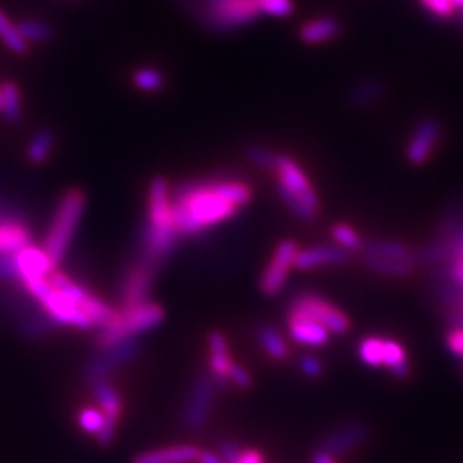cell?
Here are the masks:
<instances>
[{"mask_svg": "<svg viewBox=\"0 0 463 463\" xmlns=\"http://www.w3.org/2000/svg\"><path fill=\"white\" fill-rule=\"evenodd\" d=\"M250 199V185L237 179L183 184L172 193L175 229L181 237H198L233 218Z\"/></svg>", "mask_w": 463, "mask_h": 463, "instance_id": "6da1fadb", "label": "cell"}, {"mask_svg": "<svg viewBox=\"0 0 463 463\" xmlns=\"http://www.w3.org/2000/svg\"><path fill=\"white\" fill-rule=\"evenodd\" d=\"M84 210H86V194L78 187L67 189L55 204L42 248L47 250L50 260L57 268L69 254L76 232L81 225Z\"/></svg>", "mask_w": 463, "mask_h": 463, "instance_id": "7a4b0ae2", "label": "cell"}, {"mask_svg": "<svg viewBox=\"0 0 463 463\" xmlns=\"http://www.w3.org/2000/svg\"><path fill=\"white\" fill-rule=\"evenodd\" d=\"M164 307L153 300L128 309L117 307L116 317L107 326L97 330V348L99 350L136 340L137 336L160 326L164 323Z\"/></svg>", "mask_w": 463, "mask_h": 463, "instance_id": "3957f363", "label": "cell"}, {"mask_svg": "<svg viewBox=\"0 0 463 463\" xmlns=\"http://www.w3.org/2000/svg\"><path fill=\"white\" fill-rule=\"evenodd\" d=\"M273 172L277 174L279 196L287 204V208L300 220H313L319 210V198L315 187L309 183V177L298 162L279 153Z\"/></svg>", "mask_w": 463, "mask_h": 463, "instance_id": "277c9868", "label": "cell"}, {"mask_svg": "<svg viewBox=\"0 0 463 463\" xmlns=\"http://www.w3.org/2000/svg\"><path fill=\"white\" fill-rule=\"evenodd\" d=\"M158 269V266L136 254L133 261L124 266V271L117 281V298L120 304L118 307L128 309L151 300V290Z\"/></svg>", "mask_w": 463, "mask_h": 463, "instance_id": "5b68a950", "label": "cell"}, {"mask_svg": "<svg viewBox=\"0 0 463 463\" xmlns=\"http://www.w3.org/2000/svg\"><path fill=\"white\" fill-rule=\"evenodd\" d=\"M287 313L311 317L335 335H344L350 328L348 316L315 290L296 292L287 306Z\"/></svg>", "mask_w": 463, "mask_h": 463, "instance_id": "8992f818", "label": "cell"}, {"mask_svg": "<svg viewBox=\"0 0 463 463\" xmlns=\"http://www.w3.org/2000/svg\"><path fill=\"white\" fill-rule=\"evenodd\" d=\"M141 354V345L137 340H129L122 342L112 347L99 348V354L93 355L86 364H84V380L88 384L97 383V381L110 380V376L134 363Z\"/></svg>", "mask_w": 463, "mask_h": 463, "instance_id": "52a82bcc", "label": "cell"}, {"mask_svg": "<svg viewBox=\"0 0 463 463\" xmlns=\"http://www.w3.org/2000/svg\"><path fill=\"white\" fill-rule=\"evenodd\" d=\"M216 383L212 374H199L193 383L183 411L184 428L198 432L208 422L215 402Z\"/></svg>", "mask_w": 463, "mask_h": 463, "instance_id": "ba28073f", "label": "cell"}, {"mask_svg": "<svg viewBox=\"0 0 463 463\" xmlns=\"http://www.w3.org/2000/svg\"><path fill=\"white\" fill-rule=\"evenodd\" d=\"M208 21L218 30L246 26L261 14L258 0H208Z\"/></svg>", "mask_w": 463, "mask_h": 463, "instance_id": "9c48e42d", "label": "cell"}, {"mask_svg": "<svg viewBox=\"0 0 463 463\" xmlns=\"http://www.w3.org/2000/svg\"><path fill=\"white\" fill-rule=\"evenodd\" d=\"M298 246L294 241H281L280 244L273 250V256L265 268L260 288L266 298H275L285 288V283L288 280V273L294 268Z\"/></svg>", "mask_w": 463, "mask_h": 463, "instance_id": "30bf717a", "label": "cell"}, {"mask_svg": "<svg viewBox=\"0 0 463 463\" xmlns=\"http://www.w3.org/2000/svg\"><path fill=\"white\" fill-rule=\"evenodd\" d=\"M88 386H90L91 397L95 398L99 411L105 415V424H103V430H99V434L97 436V441L101 447H110L116 438L118 419L124 411V402H122L120 393L109 380L97 381Z\"/></svg>", "mask_w": 463, "mask_h": 463, "instance_id": "8fae6325", "label": "cell"}, {"mask_svg": "<svg viewBox=\"0 0 463 463\" xmlns=\"http://www.w3.org/2000/svg\"><path fill=\"white\" fill-rule=\"evenodd\" d=\"M16 265L17 283L23 287L30 281L49 279L50 275L57 269L53 261L50 260L47 250L42 246H34L33 242L26 248L17 250L14 254Z\"/></svg>", "mask_w": 463, "mask_h": 463, "instance_id": "7c38bea8", "label": "cell"}, {"mask_svg": "<svg viewBox=\"0 0 463 463\" xmlns=\"http://www.w3.org/2000/svg\"><path fill=\"white\" fill-rule=\"evenodd\" d=\"M441 139V124L432 118L426 117L415 126L414 133L411 136L407 148H405V156L412 165H424L432 155V151L438 146Z\"/></svg>", "mask_w": 463, "mask_h": 463, "instance_id": "4fadbf2b", "label": "cell"}, {"mask_svg": "<svg viewBox=\"0 0 463 463\" xmlns=\"http://www.w3.org/2000/svg\"><path fill=\"white\" fill-rule=\"evenodd\" d=\"M145 223L156 229H175L172 215V193L165 177H155L149 183Z\"/></svg>", "mask_w": 463, "mask_h": 463, "instance_id": "5bb4252c", "label": "cell"}, {"mask_svg": "<svg viewBox=\"0 0 463 463\" xmlns=\"http://www.w3.org/2000/svg\"><path fill=\"white\" fill-rule=\"evenodd\" d=\"M287 326L290 338L298 345L325 347L330 342V331L311 317L287 313Z\"/></svg>", "mask_w": 463, "mask_h": 463, "instance_id": "9a60e30c", "label": "cell"}, {"mask_svg": "<svg viewBox=\"0 0 463 463\" xmlns=\"http://www.w3.org/2000/svg\"><path fill=\"white\" fill-rule=\"evenodd\" d=\"M369 432H371L369 426L364 422H359V420L348 422L345 426L328 434L319 448L328 451L333 457H338V455L348 453L354 448L363 445L369 438Z\"/></svg>", "mask_w": 463, "mask_h": 463, "instance_id": "2e32d148", "label": "cell"}, {"mask_svg": "<svg viewBox=\"0 0 463 463\" xmlns=\"http://www.w3.org/2000/svg\"><path fill=\"white\" fill-rule=\"evenodd\" d=\"M350 252L340 246H313L298 249L294 268L298 269H315L323 266H336L347 263Z\"/></svg>", "mask_w": 463, "mask_h": 463, "instance_id": "e0dca14e", "label": "cell"}, {"mask_svg": "<svg viewBox=\"0 0 463 463\" xmlns=\"http://www.w3.org/2000/svg\"><path fill=\"white\" fill-rule=\"evenodd\" d=\"M14 328L24 340H33V342L47 338L52 333L61 330V326L55 325L49 316L38 307V304L16 316Z\"/></svg>", "mask_w": 463, "mask_h": 463, "instance_id": "ac0fdd59", "label": "cell"}, {"mask_svg": "<svg viewBox=\"0 0 463 463\" xmlns=\"http://www.w3.org/2000/svg\"><path fill=\"white\" fill-rule=\"evenodd\" d=\"M210 344V374L215 380L216 386L227 388L229 383V371H231L232 359L227 338L220 331H212L208 335Z\"/></svg>", "mask_w": 463, "mask_h": 463, "instance_id": "d6986e66", "label": "cell"}, {"mask_svg": "<svg viewBox=\"0 0 463 463\" xmlns=\"http://www.w3.org/2000/svg\"><path fill=\"white\" fill-rule=\"evenodd\" d=\"M201 449L194 445H172L137 453L133 463H194Z\"/></svg>", "mask_w": 463, "mask_h": 463, "instance_id": "ffe728a7", "label": "cell"}, {"mask_svg": "<svg viewBox=\"0 0 463 463\" xmlns=\"http://www.w3.org/2000/svg\"><path fill=\"white\" fill-rule=\"evenodd\" d=\"M342 30L340 23L331 16L316 17L300 26L298 36L307 45H319L338 36Z\"/></svg>", "mask_w": 463, "mask_h": 463, "instance_id": "44dd1931", "label": "cell"}, {"mask_svg": "<svg viewBox=\"0 0 463 463\" xmlns=\"http://www.w3.org/2000/svg\"><path fill=\"white\" fill-rule=\"evenodd\" d=\"M364 256L374 258H390V260H411L415 263V254L412 249L400 241L392 239H371L363 244ZM417 265V263H415Z\"/></svg>", "mask_w": 463, "mask_h": 463, "instance_id": "7402d4cb", "label": "cell"}, {"mask_svg": "<svg viewBox=\"0 0 463 463\" xmlns=\"http://www.w3.org/2000/svg\"><path fill=\"white\" fill-rule=\"evenodd\" d=\"M364 265L367 269L393 279H407L414 273V261L411 260H390V258H374V256H364Z\"/></svg>", "mask_w": 463, "mask_h": 463, "instance_id": "603a6c76", "label": "cell"}, {"mask_svg": "<svg viewBox=\"0 0 463 463\" xmlns=\"http://www.w3.org/2000/svg\"><path fill=\"white\" fill-rule=\"evenodd\" d=\"M383 365L388 367L390 373L398 380H405L411 376V364L407 361V354L395 340H383Z\"/></svg>", "mask_w": 463, "mask_h": 463, "instance_id": "cb8c5ba5", "label": "cell"}, {"mask_svg": "<svg viewBox=\"0 0 463 463\" xmlns=\"http://www.w3.org/2000/svg\"><path fill=\"white\" fill-rule=\"evenodd\" d=\"M256 336H258V342L261 344V347L265 350L266 354L273 359V361H279L283 363L290 350H288V344L287 340L283 338L280 331L277 330L275 326L271 325H261L258 330H256Z\"/></svg>", "mask_w": 463, "mask_h": 463, "instance_id": "d4e9b609", "label": "cell"}, {"mask_svg": "<svg viewBox=\"0 0 463 463\" xmlns=\"http://www.w3.org/2000/svg\"><path fill=\"white\" fill-rule=\"evenodd\" d=\"M55 141H57V136L52 129H40L38 133L33 134V137L26 146V158L33 165H43L55 148Z\"/></svg>", "mask_w": 463, "mask_h": 463, "instance_id": "484cf974", "label": "cell"}, {"mask_svg": "<svg viewBox=\"0 0 463 463\" xmlns=\"http://www.w3.org/2000/svg\"><path fill=\"white\" fill-rule=\"evenodd\" d=\"M414 254L417 266L430 265L438 268L447 263L449 258V248L447 241L436 237L434 241H430V244L422 246L419 250H414Z\"/></svg>", "mask_w": 463, "mask_h": 463, "instance_id": "4316f807", "label": "cell"}, {"mask_svg": "<svg viewBox=\"0 0 463 463\" xmlns=\"http://www.w3.org/2000/svg\"><path fill=\"white\" fill-rule=\"evenodd\" d=\"M0 42L11 50L13 53L23 55L28 52V43L24 38L19 34L16 23H13L9 16L5 14L4 9H0Z\"/></svg>", "mask_w": 463, "mask_h": 463, "instance_id": "83f0119b", "label": "cell"}, {"mask_svg": "<svg viewBox=\"0 0 463 463\" xmlns=\"http://www.w3.org/2000/svg\"><path fill=\"white\" fill-rule=\"evenodd\" d=\"M2 91V109L0 114L5 117L11 122H16L23 116V99H21V91L16 83L5 81L0 84Z\"/></svg>", "mask_w": 463, "mask_h": 463, "instance_id": "f1b7e54d", "label": "cell"}, {"mask_svg": "<svg viewBox=\"0 0 463 463\" xmlns=\"http://www.w3.org/2000/svg\"><path fill=\"white\" fill-rule=\"evenodd\" d=\"M16 24L19 34L24 38L28 45L47 42L53 34V28L43 19H23Z\"/></svg>", "mask_w": 463, "mask_h": 463, "instance_id": "f546056e", "label": "cell"}, {"mask_svg": "<svg viewBox=\"0 0 463 463\" xmlns=\"http://www.w3.org/2000/svg\"><path fill=\"white\" fill-rule=\"evenodd\" d=\"M133 84L145 93H155L165 86V74L156 67H139L134 71Z\"/></svg>", "mask_w": 463, "mask_h": 463, "instance_id": "4dcf8cb0", "label": "cell"}, {"mask_svg": "<svg viewBox=\"0 0 463 463\" xmlns=\"http://www.w3.org/2000/svg\"><path fill=\"white\" fill-rule=\"evenodd\" d=\"M383 340L380 336H365L359 344V359L369 367L383 365Z\"/></svg>", "mask_w": 463, "mask_h": 463, "instance_id": "1f68e13d", "label": "cell"}, {"mask_svg": "<svg viewBox=\"0 0 463 463\" xmlns=\"http://www.w3.org/2000/svg\"><path fill=\"white\" fill-rule=\"evenodd\" d=\"M384 93V86L381 81L371 80V81H364V83L357 84L352 91H350V101L354 105H369L371 101L380 99L381 95Z\"/></svg>", "mask_w": 463, "mask_h": 463, "instance_id": "d6a6232c", "label": "cell"}, {"mask_svg": "<svg viewBox=\"0 0 463 463\" xmlns=\"http://www.w3.org/2000/svg\"><path fill=\"white\" fill-rule=\"evenodd\" d=\"M331 235L336 242V246L345 249L347 252H355L363 249V241L359 237L357 231H354L352 227H348L345 223H338L331 229Z\"/></svg>", "mask_w": 463, "mask_h": 463, "instance_id": "836d02e7", "label": "cell"}, {"mask_svg": "<svg viewBox=\"0 0 463 463\" xmlns=\"http://www.w3.org/2000/svg\"><path fill=\"white\" fill-rule=\"evenodd\" d=\"M78 424L84 432L99 436L105 424V415L99 407H84L78 412Z\"/></svg>", "mask_w": 463, "mask_h": 463, "instance_id": "e575fe53", "label": "cell"}, {"mask_svg": "<svg viewBox=\"0 0 463 463\" xmlns=\"http://www.w3.org/2000/svg\"><path fill=\"white\" fill-rule=\"evenodd\" d=\"M246 156H248L250 164L273 172L275 165H277L279 153H273L271 149L265 148L261 145H249L246 148Z\"/></svg>", "mask_w": 463, "mask_h": 463, "instance_id": "d590c367", "label": "cell"}, {"mask_svg": "<svg viewBox=\"0 0 463 463\" xmlns=\"http://www.w3.org/2000/svg\"><path fill=\"white\" fill-rule=\"evenodd\" d=\"M422 7L430 13V16L439 19V21H449L451 17L457 14V7L453 5L451 0H419Z\"/></svg>", "mask_w": 463, "mask_h": 463, "instance_id": "8d00e7d4", "label": "cell"}, {"mask_svg": "<svg viewBox=\"0 0 463 463\" xmlns=\"http://www.w3.org/2000/svg\"><path fill=\"white\" fill-rule=\"evenodd\" d=\"M261 14L268 16L287 17L294 13L292 0H258Z\"/></svg>", "mask_w": 463, "mask_h": 463, "instance_id": "74e56055", "label": "cell"}, {"mask_svg": "<svg viewBox=\"0 0 463 463\" xmlns=\"http://www.w3.org/2000/svg\"><path fill=\"white\" fill-rule=\"evenodd\" d=\"M298 369L307 378H319L323 374V371H325L323 363L315 355H302L298 359Z\"/></svg>", "mask_w": 463, "mask_h": 463, "instance_id": "f35d334b", "label": "cell"}, {"mask_svg": "<svg viewBox=\"0 0 463 463\" xmlns=\"http://www.w3.org/2000/svg\"><path fill=\"white\" fill-rule=\"evenodd\" d=\"M229 383L241 390H248L252 384V378L246 367H242L237 363H232L231 371H229Z\"/></svg>", "mask_w": 463, "mask_h": 463, "instance_id": "ab89813d", "label": "cell"}, {"mask_svg": "<svg viewBox=\"0 0 463 463\" xmlns=\"http://www.w3.org/2000/svg\"><path fill=\"white\" fill-rule=\"evenodd\" d=\"M448 350L457 359H463V330L462 328H449L445 336Z\"/></svg>", "mask_w": 463, "mask_h": 463, "instance_id": "60d3db41", "label": "cell"}, {"mask_svg": "<svg viewBox=\"0 0 463 463\" xmlns=\"http://www.w3.org/2000/svg\"><path fill=\"white\" fill-rule=\"evenodd\" d=\"M218 451H220L222 460L227 463H237L241 453H242V449L239 448V445H237L235 441H232V439H222V441L218 443Z\"/></svg>", "mask_w": 463, "mask_h": 463, "instance_id": "b9f144b4", "label": "cell"}, {"mask_svg": "<svg viewBox=\"0 0 463 463\" xmlns=\"http://www.w3.org/2000/svg\"><path fill=\"white\" fill-rule=\"evenodd\" d=\"M237 463H265V457H263V453L260 449H254V448L242 449Z\"/></svg>", "mask_w": 463, "mask_h": 463, "instance_id": "7bdbcfd3", "label": "cell"}, {"mask_svg": "<svg viewBox=\"0 0 463 463\" xmlns=\"http://www.w3.org/2000/svg\"><path fill=\"white\" fill-rule=\"evenodd\" d=\"M311 463H336V460H335V457H333V455H330L328 451H325V449L317 448L315 453H313V458H311Z\"/></svg>", "mask_w": 463, "mask_h": 463, "instance_id": "ee69618b", "label": "cell"}, {"mask_svg": "<svg viewBox=\"0 0 463 463\" xmlns=\"http://www.w3.org/2000/svg\"><path fill=\"white\" fill-rule=\"evenodd\" d=\"M196 463H227L222 460L220 455H216L213 451H201Z\"/></svg>", "mask_w": 463, "mask_h": 463, "instance_id": "f6af8a7d", "label": "cell"}, {"mask_svg": "<svg viewBox=\"0 0 463 463\" xmlns=\"http://www.w3.org/2000/svg\"><path fill=\"white\" fill-rule=\"evenodd\" d=\"M453 2V5L457 7V11L460 9V11H463V0H451Z\"/></svg>", "mask_w": 463, "mask_h": 463, "instance_id": "bcb514c9", "label": "cell"}, {"mask_svg": "<svg viewBox=\"0 0 463 463\" xmlns=\"http://www.w3.org/2000/svg\"><path fill=\"white\" fill-rule=\"evenodd\" d=\"M0 109H2V91H0Z\"/></svg>", "mask_w": 463, "mask_h": 463, "instance_id": "7dc6e473", "label": "cell"}, {"mask_svg": "<svg viewBox=\"0 0 463 463\" xmlns=\"http://www.w3.org/2000/svg\"><path fill=\"white\" fill-rule=\"evenodd\" d=\"M462 21H463V11H462Z\"/></svg>", "mask_w": 463, "mask_h": 463, "instance_id": "c3c4849f", "label": "cell"}]
</instances>
